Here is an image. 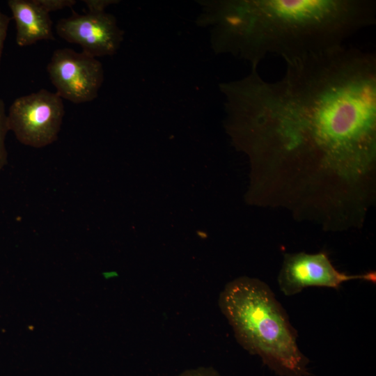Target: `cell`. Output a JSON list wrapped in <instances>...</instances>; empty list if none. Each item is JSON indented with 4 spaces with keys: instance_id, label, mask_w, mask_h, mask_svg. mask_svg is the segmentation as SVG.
Segmentation results:
<instances>
[{
    "instance_id": "cell-6",
    "label": "cell",
    "mask_w": 376,
    "mask_h": 376,
    "mask_svg": "<svg viewBox=\"0 0 376 376\" xmlns=\"http://www.w3.org/2000/svg\"><path fill=\"white\" fill-rule=\"evenodd\" d=\"M375 283V272L349 275L337 270L324 252L285 253L278 276V284L285 295L291 296L310 286L338 289L350 280Z\"/></svg>"
},
{
    "instance_id": "cell-10",
    "label": "cell",
    "mask_w": 376,
    "mask_h": 376,
    "mask_svg": "<svg viewBox=\"0 0 376 376\" xmlns=\"http://www.w3.org/2000/svg\"><path fill=\"white\" fill-rule=\"evenodd\" d=\"M38 3L49 13L52 11L71 8L76 4L75 0H37Z\"/></svg>"
},
{
    "instance_id": "cell-11",
    "label": "cell",
    "mask_w": 376,
    "mask_h": 376,
    "mask_svg": "<svg viewBox=\"0 0 376 376\" xmlns=\"http://www.w3.org/2000/svg\"><path fill=\"white\" fill-rule=\"evenodd\" d=\"M10 18L0 10V63Z\"/></svg>"
},
{
    "instance_id": "cell-7",
    "label": "cell",
    "mask_w": 376,
    "mask_h": 376,
    "mask_svg": "<svg viewBox=\"0 0 376 376\" xmlns=\"http://www.w3.org/2000/svg\"><path fill=\"white\" fill-rule=\"evenodd\" d=\"M56 30L63 40L79 45L84 53L95 58L115 54L123 40L115 17L105 12L75 13L58 20Z\"/></svg>"
},
{
    "instance_id": "cell-9",
    "label": "cell",
    "mask_w": 376,
    "mask_h": 376,
    "mask_svg": "<svg viewBox=\"0 0 376 376\" xmlns=\"http://www.w3.org/2000/svg\"><path fill=\"white\" fill-rule=\"evenodd\" d=\"M8 131V116L4 102L0 96V172L7 164L8 152L5 139Z\"/></svg>"
},
{
    "instance_id": "cell-13",
    "label": "cell",
    "mask_w": 376,
    "mask_h": 376,
    "mask_svg": "<svg viewBox=\"0 0 376 376\" xmlns=\"http://www.w3.org/2000/svg\"><path fill=\"white\" fill-rule=\"evenodd\" d=\"M83 2L86 4L88 13H101L104 12L105 8L111 3H114L116 1L84 0Z\"/></svg>"
},
{
    "instance_id": "cell-4",
    "label": "cell",
    "mask_w": 376,
    "mask_h": 376,
    "mask_svg": "<svg viewBox=\"0 0 376 376\" xmlns=\"http://www.w3.org/2000/svg\"><path fill=\"white\" fill-rule=\"evenodd\" d=\"M64 115L63 99L40 89L13 101L7 113L9 131L25 146L44 148L57 140Z\"/></svg>"
},
{
    "instance_id": "cell-5",
    "label": "cell",
    "mask_w": 376,
    "mask_h": 376,
    "mask_svg": "<svg viewBox=\"0 0 376 376\" xmlns=\"http://www.w3.org/2000/svg\"><path fill=\"white\" fill-rule=\"evenodd\" d=\"M47 71L56 93L75 104L96 98L104 81L102 65L96 58L69 48L53 52Z\"/></svg>"
},
{
    "instance_id": "cell-1",
    "label": "cell",
    "mask_w": 376,
    "mask_h": 376,
    "mask_svg": "<svg viewBox=\"0 0 376 376\" xmlns=\"http://www.w3.org/2000/svg\"><path fill=\"white\" fill-rule=\"evenodd\" d=\"M221 85L256 200L328 231L361 228L376 194V56L345 45Z\"/></svg>"
},
{
    "instance_id": "cell-8",
    "label": "cell",
    "mask_w": 376,
    "mask_h": 376,
    "mask_svg": "<svg viewBox=\"0 0 376 376\" xmlns=\"http://www.w3.org/2000/svg\"><path fill=\"white\" fill-rule=\"evenodd\" d=\"M7 3L15 22L17 45L25 47L55 39L49 13L37 0H9Z\"/></svg>"
},
{
    "instance_id": "cell-2",
    "label": "cell",
    "mask_w": 376,
    "mask_h": 376,
    "mask_svg": "<svg viewBox=\"0 0 376 376\" xmlns=\"http://www.w3.org/2000/svg\"><path fill=\"white\" fill-rule=\"evenodd\" d=\"M206 20L218 52L257 68L267 56L285 63L344 45L373 25V0H228L211 3Z\"/></svg>"
},
{
    "instance_id": "cell-12",
    "label": "cell",
    "mask_w": 376,
    "mask_h": 376,
    "mask_svg": "<svg viewBox=\"0 0 376 376\" xmlns=\"http://www.w3.org/2000/svg\"><path fill=\"white\" fill-rule=\"evenodd\" d=\"M177 376H221L212 367H200L185 370Z\"/></svg>"
},
{
    "instance_id": "cell-3",
    "label": "cell",
    "mask_w": 376,
    "mask_h": 376,
    "mask_svg": "<svg viewBox=\"0 0 376 376\" xmlns=\"http://www.w3.org/2000/svg\"><path fill=\"white\" fill-rule=\"evenodd\" d=\"M219 306L238 343L276 375H310L297 331L268 285L258 279L237 278L221 291Z\"/></svg>"
}]
</instances>
